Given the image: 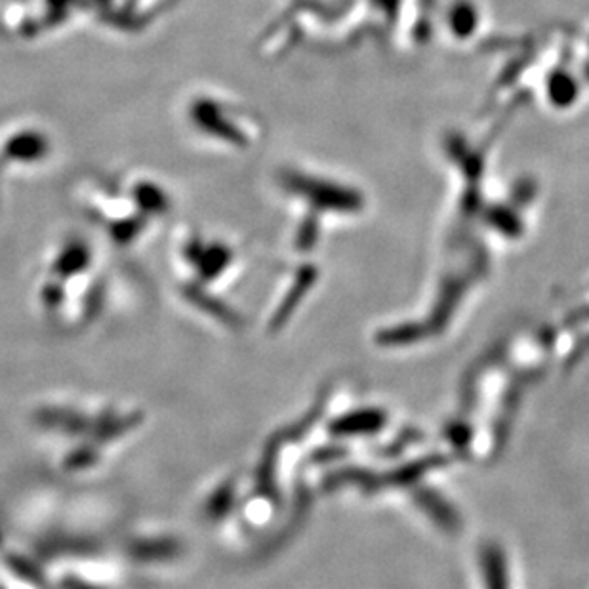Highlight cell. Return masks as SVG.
I'll return each mask as SVG.
<instances>
[{"label":"cell","mask_w":589,"mask_h":589,"mask_svg":"<svg viewBox=\"0 0 589 589\" xmlns=\"http://www.w3.org/2000/svg\"><path fill=\"white\" fill-rule=\"evenodd\" d=\"M383 423H386V417L380 410H359L334 422L333 431L336 435H361V433H375L381 430Z\"/></svg>","instance_id":"cell-1"},{"label":"cell","mask_w":589,"mask_h":589,"mask_svg":"<svg viewBox=\"0 0 589 589\" xmlns=\"http://www.w3.org/2000/svg\"><path fill=\"white\" fill-rule=\"evenodd\" d=\"M481 559H483V570H485L486 588L507 589L506 559L499 548L488 546Z\"/></svg>","instance_id":"cell-2"},{"label":"cell","mask_w":589,"mask_h":589,"mask_svg":"<svg viewBox=\"0 0 589 589\" xmlns=\"http://www.w3.org/2000/svg\"><path fill=\"white\" fill-rule=\"evenodd\" d=\"M173 554H176V546L170 541H147L134 548V555H138L141 559H162Z\"/></svg>","instance_id":"cell-3"},{"label":"cell","mask_w":589,"mask_h":589,"mask_svg":"<svg viewBox=\"0 0 589 589\" xmlns=\"http://www.w3.org/2000/svg\"><path fill=\"white\" fill-rule=\"evenodd\" d=\"M84 264L83 249H71L65 256L62 257V262L57 264V267H62L63 273H73Z\"/></svg>","instance_id":"cell-4"},{"label":"cell","mask_w":589,"mask_h":589,"mask_svg":"<svg viewBox=\"0 0 589 589\" xmlns=\"http://www.w3.org/2000/svg\"><path fill=\"white\" fill-rule=\"evenodd\" d=\"M231 506V491L223 488L222 493L218 494V502H212L210 506V514H214L215 517H220L218 514L225 512Z\"/></svg>","instance_id":"cell-5"}]
</instances>
